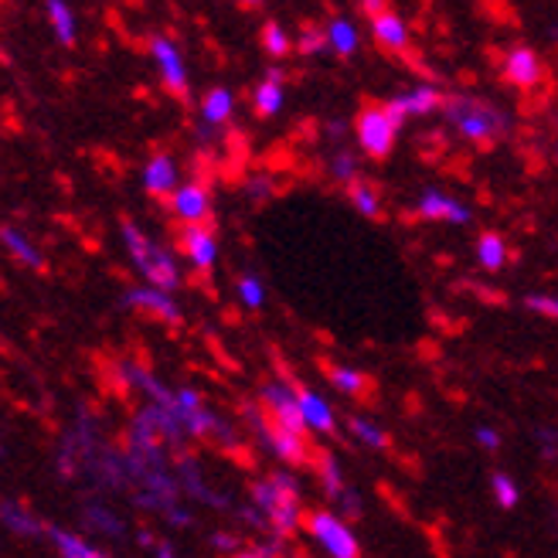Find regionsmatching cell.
Returning a JSON list of instances; mask_svg holds the SVG:
<instances>
[{"label": "cell", "instance_id": "1", "mask_svg": "<svg viewBox=\"0 0 558 558\" xmlns=\"http://www.w3.org/2000/svg\"><path fill=\"white\" fill-rule=\"evenodd\" d=\"M253 508H259L269 521V527L287 538L293 535L300 521L306 518L303 508H300V490H296V481L290 473H272L269 481H256L253 484Z\"/></svg>", "mask_w": 558, "mask_h": 558}, {"label": "cell", "instance_id": "2", "mask_svg": "<svg viewBox=\"0 0 558 558\" xmlns=\"http://www.w3.org/2000/svg\"><path fill=\"white\" fill-rule=\"evenodd\" d=\"M442 109H446V120H450L466 140L481 144L484 150L490 144H497V140L508 133V117L500 113V109H494L490 102H484V99H473V96H446Z\"/></svg>", "mask_w": 558, "mask_h": 558}, {"label": "cell", "instance_id": "3", "mask_svg": "<svg viewBox=\"0 0 558 558\" xmlns=\"http://www.w3.org/2000/svg\"><path fill=\"white\" fill-rule=\"evenodd\" d=\"M279 378H283V385L272 381V385L263 388V409H266V415L272 418V423L303 436L306 423H303V412H300V402H296V381L287 375L283 365H279Z\"/></svg>", "mask_w": 558, "mask_h": 558}, {"label": "cell", "instance_id": "4", "mask_svg": "<svg viewBox=\"0 0 558 558\" xmlns=\"http://www.w3.org/2000/svg\"><path fill=\"white\" fill-rule=\"evenodd\" d=\"M354 133H357V144L365 147V154L368 157H375V160H381V157H388L396 150V123L388 120V113H385V106H365L357 113V120H354Z\"/></svg>", "mask_w": 558, "mask_h": 558}, {"label": "cell", "instance_id": "5", "mask_svg": "<svg viewBox=\"0 0 558 558\" xmlns=\"http://www.w3.org/2000/svg\"><path fill=\"white\" fill-rule=\"evenodd\" d=\"M306 524V532H311L327 555L333 558H357L361 548H357V538L351 535V527L338 518V514H330V511H311L303 518Z\"/></svg>", "mask_w": 558, "mask_h": 558}, {"label": "cell", "instance_id": "6", "mask_svg": "<svg viewBox=\"0 0 558 558\" xmlns=\"http://www.w3.org/2000/svg\"><path fill=\"white\" fill-rule=\"evenodd\" d=\"M242 415L253 423L259 433H263V439L272 446V450L283 457V463H290V466H300V463H306V446H303V436H296V433H290V429H283L279 423H272V418L266 415V409H256V405H242Z\"/></svg>", "mask_w": 558, "mask_h": 558}, {"label": "cell", "instance_id": "7", "mask_svg": "<svg viewBox=\"0 0 558 558\" xmlns=\"http://www.w3.org/2000/svg\"><path fill=\"white\" fill-rule=\"evenodd\" d=\"M150 54H154V62L160 65L167 93L178 96V99H187V72H184V59H181L178 45L171 38H163V35H154L150 38Z\"/></svg>", "mask_w": 558, "mask_h": 558}, {"label": "cell", "instance_id": "8", "mask_svg": "<svg viewBox=\"0 0 558 558\" xmlns=\"http://www.w3.org/2000/svg\"><path fill=\"white\" fill-rule=\"evenodd\" d=\"M446 102V96L439 93V89H433V86H418V89H412V93H405V96H396V99H388L385 102V113H388V120L396 123V130L409 120V117H426V113H433V109H439Z\"/></svg>", "mask_w": 558, "mask_h": 558}, {"label": "cell", "instance_id": "9", "mask_svg": "<svg viewBox=\"0 0 558 558\" xmlns=\"http://www.w3.org/2000/svg\"><path fill=\"white\" fill-rule=\"evenodd\" d=\"M174 208V215L187 226H205L208 215H211V194L205 184H184L171 202H167Z\"/></svg>", "mask_w": 558, "mask_h": 558}, {"label": "cell", "instance_id": "10", "mask_svg": "<svg viewBox=\"0 0 558 558\" xmlns=\"http://www.w3.org/2000/svg\"><path fill=\"white\" fill-rule=\"evenodd\" d=\"M123 303L130 311H144L150 317H160L167 324H178L181 320V311L178 303L167 296V290H157V287H136V290H126Z\"/></svg>", "mask_w": 558, "mask_h": 558}, {"label": "cell", "instance_id": "11", "mask_svg": "<svg viewBox=\"0 0 558 558\" xmlns=\"http://www.w3.org/2000/svg\"><path fill=\"white\" fill-rule=\"evenodd\" d=\"M181 253L194 263V269H211L218 259V242L208 226H187L181 232Z\"/></svg>", "mask_w": 558, "mask_h": 558}, {"label": "cell", "instance_id": "12", "mask_svg": "<svg viewBox=\"0 0 558 558\" xmlns=\"http://www.w3.org/2000/svg\"><path fill=\"white\" fill-rule=\"evenodd\" d=\"M178 163L171 154H154L144 163V187L154 194V198H167V194H178Z\"/></svg>", "mask_w": 558, "mask_h": 558}, {"label": "cell", "instance_id": "13", "mask_svg": "<svg viewBox=\"0 0 558 558\" xmlns=\"http://www.w3.org/2000/svg\"><path fill=\"white\" fill-rule=\"evenodd\" d=\"M505 78L511 82V86L518 89H532L538 86V78H542V59L532 51V48H511L508 51V59H505Z\"/></svg>", "mask_w": 558, "mask_h": 558}, {"label": "cell", "instance_id": "14", "mask_svg": "<svg viewBox=\"0 0 558 558\" xmlns=\"http://www.w3.org/2000/svg\"><path fill=\"white\" fill-rule=\"evenodd\" d=\"M296 402H300V412H303L306 429L324 433V436H330L333 429H338V423H333V409L314 392V388H306V385L296 381Z\"/></svg>", "mask_w": 558, "mask_h": 558}, {"label": "cell", "instance_id": "15", "mask_svg": "<svg viewBox=\"0 0 558 558\" xmlns=\"http://www.w3.org/2000/svg\"><path fill=\"white\" fill-rule=\"evenodd\" d=\"M418 215L426 221H453V226H466L473 218L466 205H460L450 194H439V191H429L423 194V202H418Z\"/></svg>", "mask_w": 558, "mask_h": 558}, {"label": "cell", "instance_id": "16", "mask_svg": "<svg viewBox=\"0 0 558 558\" xmlns=\"http://www.w3.org/2000/svg\"><path fill=\"white\" fill-rule=\"evenodd\" d=\"M372 35L385 51L402 54L409 48V27L396 11H381L378 17H372Z\"/></svg>", "mask_w": 558, "mask_h": 558}, {"label": "cell", "instance_id": "17", "mask_svg": "<svg viewBox=\"0 0 558 558\" xmlns=\"http://www.w3.org/2000/svg\"><path fill=\"white\" fill-rule=\"evenodd\" d=\"M123 375H126V385L144 388V392L154 399V405H160V409H178V396L160 378H154L144 365H123Z\"/></svg>", "mask_w": 558, "mask_h": 558}, {"label": "cell", "instance_id": "18", "mask_svg": "<svg viewBox=\"0 0 558 558\" xmlns=\"http://www.w3.org/2000/svg\"><path fill=\"white\" fill-rule=\"evenodd\" d=\"M253 109H256L259 117H276L279 109H283V82H279V72L276 69H269L266 78L256 86Z\"/></svg>", "mask_w": 558, "mask_h": 558}, {"label": "cell", "instance_id": "19", "mask_svg": "<svg viewBox=\"0 0 558 558\" xmlns=\"http://www.w3.org/2000/svg\"><path fill=\"white\" fill-rule=\"evenodd\" d=\"M120 226H123V242H126V253L133 256L136 269L144 272V269L150 266L154 253H157V245H154V242L144 235V229H136V221H133V218H123Z\"/></svg>", "mask_w": 558, "mask_h": 558}, {"label": "cell", "instance_id": "20", "mask_svg": "<svg viewBox=\"0 0 558 558\" xmlns=\"http://www.w3.org/2000/svg\"><path fill=\"white\" fill-rule=\"evenodd\" d=\"M48 538L54 545V551H59L62 558H113V555H106L93 545H86L78 535L72 532H62V527H48Z\"/></svg>", "mask_w": 558, "mask_h": 558}, {"label": "cell", "instance_id": "21", "mask_svg": "<svg viewBox=\"0 0 558 558\" xmlns=\"http://www.w3.org/2000/svg\"><path fill=\"white\" fill-rule=\"evenodd\" d=\"M324 372H327L330 385L338 388V392H344V396L357 399V396H365L368 388H372L365 372H354V368H344V365H324Z\"/></svg>", "mask_w": 558, "mask_h": 558}, {"label": "cell", "instance_id": "22", "mask_svg": "<svg viewBox=\"0 0 558 558\" xmlns=\"http://www.w3.org/2000/svg\"><path fill=\"white\" fill-rule=\"evenodd\" d=\"M0 239H4V245H8V253L21 263V266H32V269H45V259H41V253L38 248L27 242L17 229H11V226H4L0 229Z\"/></svg>", "mask_w": 558, "mask_h": 558}, {"label": "cell", "instance_id": "23", "mask_svg": "<svg viewBox=\"0 0 558 558\" xmlns=\"http://www.w3.org/2000/svg\"><path fill=\"white\" fill-rule=\"evenodd\" d=\"M144 276L150 279V287H157V290H174V287L181 283V272H178L174 259L167 256L163 248H157V253H154V259H150V266L144 269Z\"/></svg>", "mask_w": 558, "mask_h": 558}, {"label": "cell", "instance_id": "24", "mask_svg": "<svg viewBox=\"0 0 558 558\" xmlns=\"http://www.w3.org/2000/svg\"><path fill=\"white\" fill-rule=\"evenodd\" d=\"M327 41L333 51L341 54V59H351V54L357 51V27L348 17H333L327 24Z\"/></svg>", "mask_w": 558, "mask_h": 558}, {"label": "cell", "instance_id": "25", "mask_svg": "<svg viewBox=\"0 0 558 558\" xmlns=\"http://www.w3.org/2000/svg\"><path fill=\"white\" fill-rule=\"evenodd\" d=\"M232 109H235V96L229 93V89H211L205 99H202V117H205V123H211V126H218V123H226L229 117H232Z\"/></svg>", "mask_w": 558, "mask_h": 558}, {"label": "cell", "instance_id": "26", "mask_svg": "<svg viewBox=\"0 0 558 558\" xmlns=\"http://www.w3.org/2000/svg\"><path fill=\"white\" fill-rule=\"evenodd\" d=\"M477 259H481L484 269L497 272L500 266L508 263V242L500 239L497 232H484V235L477 239Z\"/></svg>", "mask_w": 558, "mask_h": 558}, {"label": "cell", "instance_id": "27", "mask_svg": "<svg viewBox=\"0 0 558 558\" xmlns=\"http://www.w3.org/2000/svg\"><path fill=\"white\" fill-rule=\"evenodd\" d=\"M348 429H351L354 439H361L365 446H372V450H392V436H388L381 426L368 423V418L351 415V418H348Z\"/></svg>", "mask_w": 558, "mask_h": 558}, {"label": "cell", "instance_id": "28", "mask_svg": "<svg viewBox=\"0 0 558 558\" xmlns=\"http://www.w3.org/2000/svg\"><path fill=\"white\" fill-rule=\"evenodd\" d=\"M348 198L351 205L365 215V218H378L381 215V198H378V191L375 184H368L365 178H357L354 184H348Z\"/></svg>", "mask_w": 558, "mask_h": 558}, {"label": "cell", "instance_id": "29", "mask_svg": "<svg viewBox=\"0 0 558 558\" xmlns=\"http://www.w3.org/2000/svg\"><path fill=\"white\" fill-rule=\"evenodd\" d=\"M48 21L54 27V38H59L62 45H75V14H72L69 4H62V0H51Z\"/></svg>", "mask_w": 558, "mask_h": 558}, {"label": "cell", "instance_id": "30", "mask_svg": "<svg viewBox=\"0 0 558 558\" xmlns=\"http://www.w3.org/2000/svg\"><path fill=\"white\" fill-rule=\"evenodd\" d=\"M317 473H320V484H324V494L327 497H341L344 494V481H341V466H338V457L320 450L317 453Z\"/></svg>", "mask_w": 558, "mask_h": 558}, {"label": "cell", "instance_id": "31", "mask_svg": "<svg viewBox=\"0 0 558 558\" xmlns=\"http://www.w3.org/2000/svg\"><path fill=\"white\" fill-rule=\"evenodd\" d=\"M0 514H4V524L14 527L17 535H38L41 532V521L27 508H21L17 500H4V511H0Z\"/></svg>", "mask_w": 558, "mask_h": 558}, {"label": "cell", "instance_id": "32", "mask_svg": "<svg viewBox=\"0 0 558 558\" xmlns=\"http://www.w3.org/2000/svg\"><path fill=\"white\" fill-rule=\"evenodd\" d=\"M263 48L272 54V59H283V54L293 48L290 35L283 32V24H279V21H266L263 24Z\"/></svg>", "mask_w": 558, "mask_h": 558}, {"label": "cell", "instance_id": "33", "mask_svg": "<svg viewBox=\"0 0 558 558\" xmlns=\"http://www.w3.org/2000/svg\"><path fill=\"white\" fill-rule=\"evenodd\" d=\"M86 521L96 527V532H106V535H120V532H123V521H120L113 511H106L102 505L86 508Z\"/></svg>", "mask_w": 558, "mask_h": 558}, {"label": "cell", "instance_id": "34", "mask_svg": "<svg viewBox=\"0 0 558 558\" xmlns=\"http://www.w3.org/2000/svg\"><path fill=\"white\" fill-rule=\"evenodd\" d=\"M490 487H494L497 505L505 508V511H511V508L518 505V484L508 477V473H494V477H490Z\"/></svg>", "mask_w": 558, "mask_h": 558}, {"label": "cell", "instance_id": "35", "mask_svg": "<svg viewBox=\"0 0 558 558\" xmlns=\"http://www.w3.org/2000/svg\"><path fill=\"white\" fill-rule=\"evenodd\" d=\"M235 287H239V300L248 306V311H259L263 300H266V293H263V283H259V279H256V276H242Z\"/></svg>", "mask_w": 558, "mask_h": 558}, {"label": "cell", "instance_id": "36", "mask_svg": "<svg viewBox=\"0 0 558 558\" xmlns=\"http://www.w3.org/2000/svg\"><path fill=\"white\" fill-rule=\"evenodd\" d=\"M327 32H320V27H303V35H300V54H320L327 48Z\"/></svg>", "mask_w": 558, "mask_h": 558}, {"label": "cell", "instance_id": "37", "mask_svg": "<svg viewBox=\"0 0 558 558\" xmlns=\"http://www.w3.org/2000/svg\"><path fill=\"white\" fill-rule=\"evenodd\" d=\"M333 178L354 184L357 181V157L348 150H338V157H333Z\"/></svg>", "mask_w": 558, "mask_h": 558}, {"label": "cell", "instance_id": "38", "mask_svg": "<svg viewBox=\"0 0 558 558\" xmlns=\"http://www.w3.org/2000/svg\"><path fill=\"white\" fill-rule=\"evenodd\" d=\"M524 303H527V311H535V314H545V317H555L558 320V296L532 293Z\"/></svg>", "mask_w": 558, "mask_h": 558}, {"label": "cell", "instance_id": "39", "mask_svg": "<svg viewBox=\"0 0 558 558\" xmlns=\"http://www.w3.org/2000/svg\"><path fill=\"white\" fill-rule=\"evenodd\" d=\"M473 436H477V442L484 446V450H500V433L497 429H490V426H481L477 433H473Z\"/></svg>", "mask_w": 558, "mask_h": 558}, {"label": "cell", "instance_id": "40", "mask_svg": "<svg viewBox=\"0 0 558 558\" xmlns=\"http://www.w3.org/2000/svg\"><path fill=\"white\" fill-rule=\"evenodd\" d=\"M211 548H218V551H235V548H239V542H235V535L215 532V535H211Z\"/></svg>", "mask_w": 558, "mask_h": 558}, {"label": "cell", "instance_id": "41", "mask_svg": "<svg viewBox=\"0 0 558 558\" xmlns=\"http://www.w3.org/2000/svg\"><path fill=\"white\" fill-rule=\"evenodd\" d=\"M341 505H344V511H348L351 518H357V494H354V490H344V494H341Z\"/></svg>", "mask_w": 558, "mask_h": 558}, {"label": "cell", "instance_id": "42", "mask_svg": "<svg viewBox=\"0 0 558 558\" xmlns=\"http://www.w3.org/2000/svg\"><path fill=\"white\" fill-rule=\"evenodd\" d=\"M167 518H171L174 524H191V514L184 508H171V511H167Z\"/></svg>", "mask_w": 558, "mask_h": 558}, {"label": "cell", "instance_id": "43", "mask_svg": "<svg viewBox=\"0 0 558 558\" xmlns=\"http://www.w3.org/2000/svg\"><path fill=\"white\" fill-rule=\"evenodd\" d=\"M157 558H178V555H174V548L167 545V542H157Z\"/></svg>", "mask_w": 558, "mask_h": 558}, {"label": "cell", "instance_id": "44", "mask_svg": "<svg viewBox=\"0 0 558 558\" xmlns=\"http://www.w3.org/2000/svg\"><path fill=\"white\" fill-rule=\"evenodd\" d=\"M136 542H140V545H144V548H150V545L157 548V538H154L150 532H140V538H136Z\"/></svg>", "mask_w": 558, "mask_h": 558}, {"label": "cell", "instance_id": "45", "mask_svg": "<svg viewBox=\"0 0 558 558\" xmlns=\"http://www.w3.org/2000/svg\"><path fill=\"white\" fill-rule=\"evenodd\" d=\"M232 558H269L263 548H256V551H239V555H232Z\"/></svg>", "mask_w": 558, "mask_h": 558}, {"label": "cell", "instance_id": "46", "mask_svg": "<svg viewBox=\"0 0 558 558\" xmlns=\"http://www.w3.org/2000/svg\"><path fill=\"white\" fill-rule=\"evenodd\" d=\"M296 558H306V555H303V551H296Z\"/></svg>", "mask_w": 558, "mask_h": 558}]
</instances>
